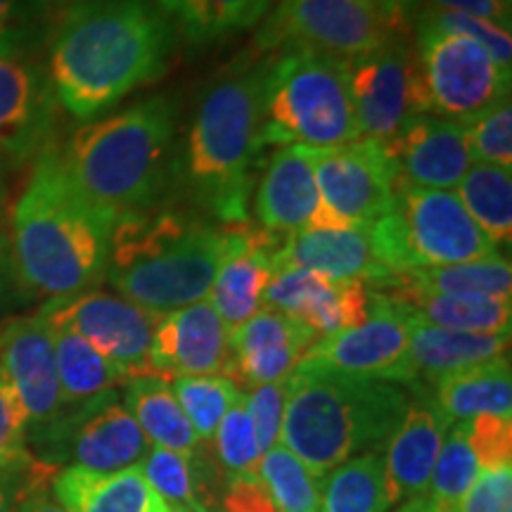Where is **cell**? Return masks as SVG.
<instances>
[{"label":"cell","mask_w":512,"mask_h":512,"mask_svg":"<svg viewBox=\"0 0 512 512\" xmlns=\"http://www.w3.org/2000/svg\"><path fill=\"white\" fill-rule=\"evenodd\" d=\"M174 27L150 0H88L62 19L50 46L55 100L93 119L164 74Z\"/></svg>","instance_id":"6da1fadb"},{"label":"cell","mask_w":512,"mask_h":512,"mask_svg":"<svg viewBox=\"0 0 512 512\" xmlns=\"http://www.w3.org/2000/svg\"><path fill=\"white\" fill-rule=\"evenodd\" d=\"M114 226L117 219L76 188L62 152L46 145L12 207L8 240L17 285L46 302L95 290L107 275Z\"/></svg>","instance_id":"7a4b0ae2"},{"label":"cell","mask_w":512,"mask_h":512,"mask_svg":"<svg viewBox=\"0 0 512 512\" xmlns=\"http://www.w3.org/2000/svg\"><path fill=\"white\" fill-rule=\"evenodd\" d=\"M62 162L76 188L112 219L155 209L176 171L174 102L150 98L76 128Z\"/></svg>","instance_id":"3957f363"},{"label":"cell","mask_w":512,"mask_h":512,"mask_svg":"<svg viewBox=\"0 0 512 512\" xmlns=\"http://www.w3.org/2000/svg\"><path fill=\"white\" fill-rule=\"evenodd\" d=\"M285 387L280 444L323 479L349 458L380 451L411 403V392L401 384L337 373L311 363H299Z\"/></svg>","instance_id":"277c9868"},{"label":"cell","mask_w":512,"mask_h":512,"mask_svg":"<svg viewBox=\"0 0 512 512\" xmlns=\"http://www.w3.org/2000/svg\"><path fill=\"white\" fill-rule=\"evenodd\" d=\"M271 57L228 69L197 105L185 143L183 176L200 209L230 226L249 216Z\"/></svg>","instance_id":"5b68a950"},{"label":"cell","mask_w":512,"mask_h":512,"mask_svg":"<svg viewBox=\"0 0 512 512\" xmlns=\"http://www.w3.org/2000/svg\"><path fill=\"white\" fill-rule=\"evenodd\" d=\"M226 228L171 209L124 216L112 233L105 280L128 302L169 313L209 297Z\"/></svg>","instance_id":"8992f818"},{"label":"cell","mask_w":512,"mask_h":512,"mask_svg":"<svg viewBox=\"0 0 512 512\" xmlns=\"http://www.w3.org/2000/svg\"><path fill=\"white\" fill-rule=\"evenodd\" d=\"M361 138L349 62L316 53L273 60L264 93L259 143L325 150Z\"/></svg>","instance_id":"52a82bcc"},{"label":"cell","mask_w":512,"mask_h":512,"mask_svg":"<svg viewBox=\"0 0 512 512\" xmlns=\"http://www.w3.org/2000/svg\"><path fill=\"white\" fill-rule=\"evenodd\" d=\"M370 240L389 273L453 266L498 256L453 190L396 185L394 204L370 228Z\"/></svg>","instance_id":"ba28073f"},{"label":"cell","mask_w":512,"mask_h":512,"mask_svg":"<svg viewBox=\"0 0 512 512\" xmlns=\"http://www.w3.org/2000/svg\"><path fill=\"white\" fill-rule=\"evenodd\" d=\"M406 38L408 12L377 0H280L256 48L354 62Z\"/></svg>","instance_id":"9c48e42d"},{"label":"cell","mask_w":512,"mask_h":512,"mask_svg":"<svg viewBox=\"0 0 512 512\" xmlns=\"http://www.w3.org/2000/svg\"><path fill=\"white\" fill-rule=\"evenodd\" d=\"M31 456L55 467L117 472L138 465L150 451L145 434L128 413L117 389L64 408L53 422L29 430Z\"/></svg>","instance_id":"30bf717a"},{"label":"cell","mask_w":512,"mask_h":512,"mask_svg":"<svg viewBox=\"0 0 512 512\" xmlns=\"http://www.w3.org/2000/svg\"><path fill=\"white\" fill-rule=\"evenodd\" d=\"M430 114L463 121L510 100V74L472 38L418 27L415 46Z\"/></svg>","instance_id":"8fae6325"},{"label":"cell","mask_w":512,"mask_h":512,"mask_svg":"<svg viewBox=\"0 0 512 512\" xmlns=\"http://www.w3.org/2000/svg\"><path fill=\"white\" fill-rule=\"evenodd\" d=\"M306 150L332 228L370 230L392 209L399 181L382 143L358 138L347 145Z\"/></svg>","instance_id":"7c38bea8"},{"label":"cell","mask_w":512,"mask_h":512,"mask_svg":"<svg viewBox=\"0 0 512 512\" xmlns=\"http://www.w3.org/2000/svg\"><path fill=\"white\" fill-rule=\"evenodd\" d=\"M38 313L55 328L72 330L86 339L128 377V382L147 377L150 342L164 313L143 309L121 294L100 290L46 302Z\"/></svg>","instance_id":"4fadbf2b"},{"label":"cell","mask_w":512,"mask_h":512,"mask_svg":"<svg viewBox=\"0 0 512 512\" xmlns=\"http://www.w3.org/2000/svg\"><path fill=\"white\" fill-rule=\"evenodd\" d=\"M302 363L370 377V380L394 382L401 387H418L411 366V349H408L406 306L387 294L373 292L368 318L356 328L318 337L306 351Z\"/></svg>","instance_id":"5bb4252c"},{"label":"cell","mask_w":512,"mask_h":512,"mask_svg":"<svg viewBox=\"0 0 512 512\" xmlns=\"http://www.w3.org/2000/svg\"><path fill=\"white\" fill-rule=\"evenodd\" d=\"M349 81L361 138L387 143L406 121L430 114L415 48L408 46V38L349 62Z\"/></svg>","instance_id":"9a60e30c"},{"label":"cell","mask_w":512,"mask_h":512,"mask_svg":"<svg viewBox=\"0 0 512 512\" xmlns=\"http://www.w3.org/2000/svg\"><path fill=\"white\" fill-rule=\"evenodd\" d=\"M0 380L17 396L29 430L48 425L64 411L53 328L38 311L0 328Z\"/></svg>","instance_id":"2e32d148"},{"label":"cell","mask_w":512,"mask_h":512,"mask_svg":"<svg viewBox=\"0 0 512 512\" xmlns=\"http://www.w3.org/2000/svg\"><path fill=\"white\" fill-rule=\"evenodd\" d=\"M230 332L209 299L164 313L147 354V377L164 382L197 375H226Z\"/></svg>","instance_id":"e0dca14e"},{"label":"cell","mask_w":512,"mask_h":512,"mask_svg":"<svg viewBox=\"0 0 512 512\" xmlns=\"http://www.w3.org/2000/svg\"><path fill=\"white\" fill-rule=\"evenodd\" d=\"M264 306L299 320L316 337H328L361 325L373 306V292L358 280H337L304 268H278L266 285Z\"/></svg>","instance_id":"ac0fdd59"},{"label":"cell","mask_w":512,"mask_h":512,"mask_svg":"<svg viewBox=\"0 0 512 512\" xmlns=\"http://www.w3.org/2000/svg\"><path fill=\"white\" fill-rule=\"evenodd\" d=\"M55 93L48 74L22 55L0 57V166H17L50 145Z\"/></svg>","instance_id":"d6986e66"},{"label":"cell","mask_w":512,"mask_h":512,"mask_svg":"<svg viewBox=\"0 0 512 512\" xmlns=\"http://www.w3.org/2000/svg\"><path fill=\"white\" fill-rule=\"evenodd\" d=\"M382 145L396 181L413 188L453 190L475 164L463 124L437 114L413 117Z\"/></svg>","instance_id":"ffe728a7"},{"label":"cell","mask_w":512,"mask_h":512,"mask_svg":"<svg viewBox=\"0 0 512 512\" xmlns=\"http://www.w3.org/2000/svg\"><path fill=\"white\" fill-rule=\"evenodd\" d=\"M413 396L401 425L389 437L384 463V494L389 508L425 496L437 456L453 422L446 418L427 387H411Z\"/></svg>","instance_id":"44dd1931"},{"label":"cell","mask_w":512,"mask_h":512,"mask_svg":"<svg viewBox=\"0 0 512 512\" xmlns=\"http://www.w3.org/2000/svg\"><path fill=\"white\" fill-rule=\"evenodd\" d=\"M254 214L261 230L278 238L306 228H332L306 147H280L271 157L256 185Z\"/></svg>","instance_id":"7402d4cb"},{"label":"cell","mask_w":512,"mask_h":512,"mask_svg":"<svg viewBox=\"0 0 512 512\" xmlns=\"http://www.w3.org/2000/svg\"><path fill=\"white\" fill-rule=\"evenodd\" d=\"M283 238L247 226L226 228V247L209 302L228 332L238 330L264 306V292L273 275V254Z\"/></svg>","instance_id":"603a6c76"},{"label":"cell","mask_w":512,"mask_h":512,"mask_svg":"<svg viewBox=\"0 0 512 512\" xmlns=\"http://www.w3.org/2000/svg\"><path fill=\"white\" fill-rule=\"evenodd\" d=\"M278 268H304L375 287L392 278L377 259L370 230L356 228H306L287 235L273 254V273Z\"/></svg>","instance_id":"cb8c5ba5"},{"label":"cell","mask_w":512,"mask_h":512,"mask_svg":"<svg viewBox=\"0 0 512 512\" xmlns=\"http://www.w3.org/2000/svg\"><path fill=\"white\" fill-rule=\"evenodd\" d=\"M50 491L64 512H169L140 463L117 472L62 467Z\"/></svg>","instance_id":"d4e9b609"},{"label":"cell","mask_w":512,"mask_h":512,"mask_svg":"<svg viewBox=\"0 0 512 512\" xmlns=\"http://www.w3.org/2000/svg\"><path fill=\"white\" fill-rule=\"evenodd\" d=\"M408 349L418 384H434L456 370L498 361L510 351V335H475V332L446 330L427 323L406 306Z\"/></svg>","instance_id":"484cf974"},{"label":"cell","mask_w":512,"mask_h":512,"mask_svg":"<svg viewBox=\"0 0 512 512\" xmlns=\"http://www.w3.org/2000/svg\"><path fill=\"white\" fill-rule=\"evenodd\" d=\"M140 470L169 512H214L221 498L214 494V477L221 472L202 451L192 456L150 446L140 460Z\"/></svg>","instance_id":"4316f807"},{"label":"cell","mask_w":512,"mask_h":512,"mask_svg":"<svg viewBox=\"0 0 512 512\" xmlns=\"http://www.w3.org/2000/svg\"><path fill=\"white\" fill-rule=\"evenodd\" d=\"M432 387L434 401L451 422H465L479 415L512 418L510 356L448 373Z\"/></svg>","instance_id":"83f0119b"},{"label":"cell","mask_w":512,"mask_h":512,"mask_svg":"<svg viewBox=\"0 0 512 512\" xmlns=\"http://www.w3.org/2000/svg\"><path fill=\"white\" fill-rule=\"evenodd\" d=\"M382 290H411L448 294V297H486V299H512V266L508 256L498 254L491 259L467 261L453 266L413 268L396 273Z\"/></svg>","instance_id":"f1b7e54d"},{"label":"cell","mask_w":512,"mask_h":512,"mask_svg":"<svg viewBox=\"0 0 512 512\" xmlns=\"http://www.w3.org/2000/svg\"><path fill=\"white\" fill-rule=\"evenodd\" d=\"M124 406L150 446L169 448L185 456L200 451L202 441L171 392V382L159 380V377H136L126 382Z\"/></svg>","instance_id":"f546056e"},{"label":"cell","mask_w":512,"mask_h":512,"mask_svg":"<svg viewBox=\"0 0 512 512\" xmlns=\"http://www.w3.org/2000/svg\"><path fill=\"white\" fill-rule=\"evenodd\" d=\"M408 306L427 323L446 330L475 332V335H510L512 299L448 297V294L392 290L382 292Z\"/></svg>","instance_id":"4dcf8cb0"},{"label":"cell","mask_w":512,"mask_h":512,"mask_svg":"<svg viewBox=\"0 0 512 512\" xmlns=\"http://www.w3.org/2000/svg\"><path fill=\"white\" fill-rule=\"evenodd\" d=\"M273 0H157V8L188 43L202 46L261 22Z\"/></svg>","instance_id":"1f68e13d"},{"label":"cell","mask_w":512,"mask_h":512,"mask_svg":"<svg viewBox=\"0 0 512 512\" xmlns=\"http://www.w3.org/2000/svg\"><path fill=\"white\" fill-rule=\"evenodd\" d=\"M50 328L55 339L57 380H60L64 408L79 406L93 396L112 392L128 382V377L86 339L74 335L72 330L55 328V325Z\"/></svg>","instance_id":"d6a6232c"},{"label":"cell","mask_w":512,"mask_h":512,"mask_svg":"<svg viewBox=\"0 0 512 512\" xmlns=\"http://www.w3.org/2000/svg\"><path fill=\"white\" fill-rule=\"evenodd\" d=\"M458 200L477 228L496 247L512 240V176L510 169L494 164H472L456 185Z\"/></svg>","instance_id":"836d02e7"},{"label":"cell","mask_w":512,"mask_h":512,"mask_svg":"<svg viewBox=\"0 0 512 512\" xmlns=\"http://www.w3.org/2000/svg\"><path fill=\"white\" fill-rule=\"evenodd\" d=\"M380 451L361 453L332 470L320 491L318 512H387Z\"/></svg>","instance_id":"e575fe53"},{"label":"cell","mask_w":512,"mask_h":512,"mask_svg":"<svg viewBox=\"0 0 512 512\" xmlns=\"http://www.w3.org/2000/svg\"><path fill=\"white\" fill-rule=\"evenodd\" d=\"M256 475L280 512H318L323 477H318L290 448L275 444L261 456Z\"/></svg>","instance_id":"d590c367"},{"label":"cell","mask_w":512,"mask_h":512,"mask_svg":"<svg viewBox=\"0 0 512 512\" xmlns=\"http://www.w3.org/2000/svg\"><path fill=\"white\" fill-rule=\"evenodd\" d=\"M479 475V467L465 437V422H453L434 463L427 501L434 512H460V503L472 482Z\"/></svg>","instance_id":"8d00e7d4"},{"label":"cell","mask_w":512,"mask_h":512,"mask_svg":"<svg viewBox=\"0 0 512 512\" xmlns=\"http://www.w3.org/2000/svg\"><path fill=\"white\" fill-rule=\"evenodd\" d=\"M171 392L200 441H211L228 408L240 396V387L226 375H197L174 380Z\"/></svg>","instance_id":"74e56055"},{"label":"cell","mask_w":512,"mask_h":512,"mask_svg":"<svg viewBox=\"0 0 512 512\" xmlns=\"http://www.w3.org/2000/svg\"><path fill=\"white\" fill-rule=\"evenodd\" d=\"M214 456L216 465L228 479L238 475H252L264 453L256 441L252 420L247 413V394L240 392L233 406L228 408L226 418L221 420L219 430L214 434Z\"/></svg>","instance_id":"f35d334b"},{"label":"cell","mask_w":512,"mask_h":512,"mask_svg":"<svg viewBox=\"0 0 512 512\" xmlns=\"http://www.w3.org/2000/svg\"><path fill=\"white\" fill-rule=\"evenodd\" d=\"M475 164H494L512 171V105L498 102L477 117L463 121Z\"/></svg>","instance_id":"ab89813d"},{"label":"cell","mask_w":512,"mask_h":512,"mask_svg":"<svg viewBox=\"0 0 512 512\" xmlns=\"http://www.w3.org/2000/svg\"><path fill=\"white\" fill-rule=\"evenodd\" d=\"M420 24H427V27L446 31V34H460L472 38L482 46L486 53L494 57L498 67L508 69L512 64V36L510 29L498 27V24L486 22V19L463 15V12H437L427 10L425 15L420 17Z\"/></svg>","instance_id":"60d3db41"},{"label":"cell","mask_w":512,"mask_h":512,"mask_svg":"<svg viewBox=\"0 0 512 512\" xmlns=\"http://www.w3.org/2000/svg\"><path fill=\"white\" fill-rule=\"evenodd\" d=\"M34 463L29 448V420L17 396L0 380V472L15 475Z\"/></svg>","instance_id":"b9f144b4"},{"label":"cell","mask_w":512,"mask_h":512,"mask_svg":"<svg viewBox=\"0 0 512 512\" xmlns=\"http://www.w3.org/2000/svg\"><path fill=\"white\" fill-rule=\"evenodd\" d=\"M465 437L475 453L479 472L512 467V418L479 415L465 420Z\"/></svg>","instance_id":"7bdbcfd3"},{"label":"cell","mask_w":512,"mask_h":512,"mask_svg":"<svg viewBox=\"0 0 512 512\" xmlns=\"http://www.w3.org/2000/svg\"><path fill=\"white\" fill-rule=\"evenodd\" d=\"M285 380L261 384V387L252 389V394H247V413H249V420H252L261 453H266L268 448L280 444V434H283V420H285V399H287Z\"/></svg>","instance_id":"ee69618b"},{"label":"cell","mask_w":512,"mask_h":512,"mask_svg":"<svg viewBox=\"0 0 512 512\" xmlns=\"http://www.w3.org/2000/svg\"><path fill=\"white\" fill-rule=\"evenodd\" d=\"M512 510V467L479 472L467 491L460 512H510Z\"/></svg>","instance_id":"f6af8a7d"},{"label":"cell","mask_w":512,"mask_h":512,"mask_svg":"<svg viewBox=\"0 0 512 512\" xmlns=\"http://www.w3.org/2000/svg\"><path fill=\"white\" fill-rule=\"evenodd\" d=\"M57 472H60V467L34 458L27 475H24L15 512H64L53 498V491H50V484H53Z\"/></svg>","instance_id":"bcb514c9"},{"label":"cell","mask_w":512,"mask_h":512,"mask_svg":"<svg viewBox=\"0 0 512 512\" xmlns=\"http://www.w3.org/2000/svg\"><path fill=\"white\" fill-rule=\"evenodd\" d=\"M219 505L223 512H280L256 472L228 479Z\"/></svg>","instance_id":"7dc6e473"},{"label":"cell","mask_w":512,"mask_h":512,"mask_svg":"<svg viewBox=\"0 0 512 512\" xmlns=\"http://www.w3.org/2000/svg\"><path fill=\"white\" fill-rule=\"evenodd\" d=\"M430 10L437 12H463L486 22L498 24V27L510 29L512 12H505L498 0H430Z\"/></svg>","instance_id":"c3c4849f"},{"label":"cell","mask_w":512,"mask_h":512,"mask_svg":"<svg viewBox=\"0 0 512 512\" xmlns=\"http://www.w3.org/2000/svg\"><path fill=\"white\" fill-rule=\"evenodd\" d=\"M22 22H19L17 0H0V57L19 53Z\"/></svg>","instance_id":"681fc988"},{"label":"cell","mask_w":512,"mask_h":512,"mask_svg":"<svg viewBox=\"0 0 512 512\" xmlns=\"http://www.w3.org/2000/svg\"><path fill=\"white\" fill-rule=\"evenodd\" d=\"M12 285H17L15 268H12V254H10V240L0 230V313H3L5 304L10 299Z\"/></svg>","instance_id":"f907efd6"},{"label":"cell","mask_w":512,"mask_h":512,"mask_svg":"<svg viewBox=\"0 0 512 512\" xmlns=\"http://www.w3.org/2000/svg\"><path fill=\"white\" fill-rule=\"evenodd\" d=\"M27 470L15 472V475H0V512H15V505H17L19 491H22Z\"/></svg>","instance_id":"816d5d0a"},{"label":"cell","mask_w":512,"mask_h":512,"mask_svg":"<svg viewBox=\"0 0 512 512\" xmlns=\"http://www.w3.org/2000/svg\"><path fill=\"white\" fill-rule=\"evenodd\" d=\"M394 512H434L430 501H427V496H418V498H411V501L401 503V508H396Z\"/></svg>","instance_id":"f5cc1de1"},{"label":"cell","mask_w":512,"mask_h":512,"mask_svg":"<svg viewBox=\"0 0 512 512\" xmlns=\"http://www.w3.org/2000/svg\"><path fill=\"white\" fill-rule=\"evenodd\" d=\"M377 3H384V5H392V8H401V10H411V5L415 0H377Z\"/></svg>","instance_id":"db71d44e"},{"label":"cell","mask_w":512,"mask_h":512,"mask_svg":"<svg viewBox=\"0 0 512 512\" xmlns=\"http://www.w3.org/2000/svg\"><path fill=\"white\" fill-rule=\"evenodd\" d=\"M498 5H501L505 12H512V0H498Z\"/></svg>","instance_id":"11a10c76"},{"label":"cell","mask_w":512,"mask_h":512,"mask_svg":"<svg viewBox=\"0 0 512 512\" xmlns=\"http://www.w3.org/2000/svg\"><path fill=\"white\" fill-rule=\"evenodd\" d=\"M0 200H3V185H0Z\"/></svg>","instance_id":"9f6ffc18"},{"label":"cell","mask_w":512,"mask_h":512,"mask_svg":"<svg viewBox=\"0 0 512 512\" xmlns=\"http://www.w3.org/2000/svg\"><path fill=\"white\" fill-rule=\"evenodd\" d=\"M0 475H5V472H0Z\"/></svg>","instance_id":"6f0895ef"}]
</instances>
